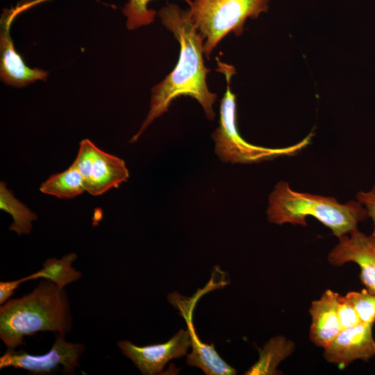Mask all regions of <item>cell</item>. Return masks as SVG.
<instances>
[{
  "label": "cell",
  "instance_id": "7",
  "mask_svg": "<svg viewBox=\"0 0 375 375\" xmlns=\"http://www.w3.org/2000/svg\"><path fill=\"white\" fill-rule=\"evenodd\" d=\"M85 349L83 344L67 342L64 336L57 335L51 349L44 354L33 355L23 350L8 349L0 357V369L12 367L33 374H52L62 368L63 372L72 374L79 367V360Z\"/></svg>",
  "mask_w": 375,
  "mask_h": 375
},
{
  "label": "cell",
  "instance_id": "2",
  "mask_svg": "<svg viewBox=\"0 0 375 375\" xmlns=\"http://www.w3.org/2000/svg\"><path fill=\"white\" fill-rule=\"evenodd\" d=\"M72 327L65 288L42 279L30 293L0 306V338L8 349L24 344V337L49 331L64 337Z\"/></svg>",
  "mask_w": 375,
  "mask_h": 375
},
{
  "label": "cell",
  "instance_id": "8",
  "mask_svg": "<svg viewBox=\"0 0 375 375\" xmlns=\"http://www.w3.org/2000/svg\"><path fill=\"white\" fill-rule=\"evenodd\" d=\"M213 288L211 283H208L206 288L199 290L192 297H183L178 293H172L168 299L179 310L188 325L192 351L187 355V364L200 368L208 375H234L237 371L219 356L213 343L208 344L200 340L192 322L193 310L198 299Z\"/></svg>",
  "mask_w": 375,
  "mask_h": 375
},
{
  "label": "cell",
  "instance_id": "4",
  "mask_svg": "<svg viewBox=\"0 0 375 375\" xmlns=\"http://www.w3.org/2000/svg\"><path fill=\"white\" fill-rule=\"evenodd\" d=\"M216 60L217 70L224 74L226 80V90L220 104L219 125L212 135L215 144V152L222 161L245 164L290 156L298 153L310 144L312 133L299 142L283 148L262 147L245 141L238 131L236 96L230 87L231 78L236 72L232 65L222 62L218 58Z\"/></svg>",
  "mask_w": 375,
  "mask_h": 375
},
{
  "label": "cell",
  "instance_id": "3",
  "mask_svg": "<svg viewBox=\"0 0 375 375\" xmlns=\"http://www.w3.org/2000/svg\"><path fill=\"white\" fill-rule=\"evenodd\" d=\"M268 220L281 225L306 226V218H316L338 238L358 228L367 212L358 201L339 203L335 198L296 192L288 182H278L269 197Z\"/></svg>",
  "mask_w": 375,
  "mask_h": 375
},
{
  "label": "cell",
  "instance_id": "19",
  "mask_svg": "<svg viewBox=\"0 0 375 375\" xmlns=\"http://www.w3.org/2000/svg\"><path fill=\"white\" fill-rule=\"evenodd\" d=\"M346 297L353 304L360 323L373 324L375 322V294L365 288L360 292H349Z\"/></svg>",
  "mask_w": 375,
  "mask_h": 375
},
{
  "label": "cell",
  "instance_id": "12",
  "mask_svg": "<svg viewBox=\"0 0 375 375\" xmlns=\"http://www.w3.org/2000/svg\"><path fill=\"white\" fill-rule=\"evenodd\" d=\"M20 9L10 12L1 21L0 76L2 81L14 87L26 86L38 80L46 81L48 76V72L43 69L28 67L14 47L10 27L13 17Z\"/></svg>",
  "mask_w": 375,
  "mask_h": 375
},
{
  "label": "cell",
  "instance_id": "20",
  "mask_svg": "<svg viewBox=\"0 0 375 375\" xmlns=\"http://www.w3.org/2000/svg\"><path fill=\"white\" fill-rule=\"evenodd\" d=\"M338 315L342 329L349 328L360 324L358 315L351 303L345 296L338 294Z\"/></svg>",
  "mask_w": 375,
  "mask_h": 375
},
{
  "label": "cell",
  "instance_id": "6",
  "mask_svg": "<svg viewBox=\"0 0 375 375\" xmlns=\"http://www.w3.org/2000/svg\"><path fill=\"white\" fill-rule=\"evenodd\" d=\"M72 164L83 178L85 191L93 196L118 188L129 177L122 159L102 151L88 139L80 142Z\"/></svg>",
  "mask_w": 375,
  "mask_h": 375
},
{
  "label": "cell",
  "instance_id": "18",
  "mask_svg": "<svg viewBox=\"0 0 375 375\" xmlns=\"http://www.w3.org/2000/svg\"><path fill=\"white\" fill-rule=\"evenodd\" d=\"M151 0H129L123 9L124 15L127 17L126 27L133 30L146 26L154 21L156 12L149 9L148 4ZM189 6L193 0H184Z\"/></svg>",
  "mask_w": 375,
  "mask_h": 375
},
{
  "label": "cell",
  "instance_id": "9",
  "mask_svg": "<svg viewBox=\"0 0 375 375\" xmlns=\"http://www.w3.org/2000/svg\"><path fill=\"white\" fill-rule=\"evenodd\" d=\"M338 239L328 255V262L337 267L347 262L357 264L362 284L369 293L375 294V236L356 228Z\"/></svg>",
  "mask_w": 375,
  "mask_h": 375
},
{
  "label": "cell",
  "instance_id": "14",
  "mask_svg": "<svg viewBox=\"0 0 375 375\" xmlns=\"http://www.w3.org/2000/svg\"><path fill=\"white\" fill-rule=\"evenodd\" d=\"M294 350V343L284 336L278 335L270 339L259 349V359L244 374L273 375L279 373L276 368Z\"/></svg>",
  "mask_w": 375,
  "mask_h": 375
},
{
  "label": "cell",
  "instance_id": "1",
  "mask_svg": "<svg viewBox=\"0 0 375 375\" xmlns=\"http://www.w3.org/2000/svg\"><path fill=\"white\" fill-rule=\"evenodd\" d=\"M158 15L178 42L179 57L174 69L151 88L150 110L131 142L137 141L149 124L167 112L172 102L181 96L195 99L208 120L212 121L215 117L212 104L217 94L211 92L206 84L210 69L206 67L203 58L204 38L192 21L190 10L169 3L160 10Z\"/></svg>",
  "mask_w": 375,
  "mask_h": 375
},
{
  "label": "cell",
  "instance_id": "11",
  "mask_svg": "<svg viewBox=\"0 0 375 375\" xmlns=\"http://www.w3.org/2000/svg\"><path fill=\"white\" fill-rule=\"evenodd\" d=\"M370 324L360 323L342 329L331 344L324 349L326 360L346 367L357 360L369 361L375 356V340Z\"/></svg>",
  "mask_w": 375,
  "mask_h": 375
},
{
  "label": "cell",
  "instance_id": "5",
  "mask_svg": "<svg viewBox=\"0 0 375 375\" xmlns=\"http://www.w3.org/2000/svg\"><path fill=\"white\" fill-rule=\"evenodd\" d=\"M269 0H194L191 17L204 38L207 59L217 44L229 33L242 35L247 18L256 19L268 10Z\"/></svg>",
  "mask_w": 375,
  "mask_h": 375
},
{
  "label": "cell",
  "instance_id": "10",
  "mask_svg": "<svg viewBox=\"0 0 375 375\" xmlns=\"http://www.w3.org/2000/svg\"><path fill=\"white\" fill-rule=\"evenodd\" d=\"M117 346L142 374L155 375L160 374L171 360L185 356L191 341L188 331L181 329L165 343L138 347L128 340H122Z\"/></svg>",
  "mask_w": 375,
  "mask_h": 375
},
{
  "label": "cell",
  "instance_id": "16",
  "mask_svg": "<svg viewBox=\"0 0 375 375\" xmlns=\"http://www.w3.org/2000/svg\"><path fill=\"white\" fill-rule=\"evenodd\" d=\"M40 190L60 199H70L81 194L85 188L81 173L72 164L65 171L51 176L43 182Z\"/></svg>",
  "mask_w": 375,
  "mask_h": 375
},
{
  "label": "cell",
  "instance_id": "13",
  "mask_svg": "<svg viewBox=\"0 0 375 375\" xmlns=\"http://www.w3.org/2000/svg\"><path fill=\"white\" fill-rule=\"evenodd\" d=\"M338 293L326 290L311 303L309 337L316 346L325 349L342 330L338 315Z\"/></svg>",
  "mask_w": 375,
  "mask_h": 375
},
{
  "label": "cell",
  "instance_id": "21",
  "mask_svg": "<svg viewBox=\"0 0 375 375\" xmlns=\"http://www.w3.org/2000/svg\"><path fill=\"white\" fill-rule=\"evenodd\" d=\"M356 199L364 206L367 215L374 223V230L371 235L375 236V185L367 192L360 191L356 194Z\"/></svg>",
  "mask_w": 375,
  "mask_h": 375
},
{
  "label": "cell",
  "instance_id": "22",
  "mask_svg": "<svg viewBox=\"0 0 375 375\" xmlns=\"http://www.w3.org/2000/svg\"><path fill=\"white\" fill-rule=\"evenodd\" d=\"M26 281H28L26 276L13 281H1L0 304L2 305L8 301L19 286Z\"/></svg>",
  "mask_w": 375,
  "mask_h": 375
},
{
  "label": "cell",
  "instance_id": "17",
  "mask_svg": "<svg viewBox=\"0 0 375 375\" xmlns=\"http://www.w3.org/2000/svg\"><path fill=\"white\" fill-rule=\"evenodd\" d=\"M0 208L13 219L10 231L16 232L19 235L31 232L32 223L37 219L36 214L17 200L3 181L0 183Z\"/></svg>",
  "mask_w": 375,
  "mask_h": 375
},
{
  "label": "cell",
  "instance_id": "15",
  "mask_svg": "<svg viewBox=\"0 0 375 375\" xmlns=\"http://www.w3.org/2000/svg\"><path fill=\"white\" fill-rule=\"evenodd\" d=\"M76 258L75 253L67 254L60 259L50 258L43 263L40 270L26 276L27 281L46 279L61 288H65L66 285L82 277L81 272L72 267V263Z\"/></svg>",
  "mask_w": 375,
  "mask_h": 375
}]
</instances>
